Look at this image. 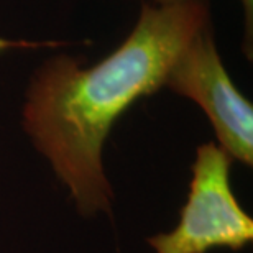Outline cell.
I'll list each match as a JSON object with an SVG mask.
<instances>
[{
    "instance_id": "cell-1",
    "label": "cell",
    "mask_w": 253,
    "mask_h": 253,
    "mask_svg": "<svg viewBox=\"0 0 253 253\" xmlns=\"http://www.w3.org/2000/svg\"><path fill=\"white\" fill-rule=\"evenodd\" d=\"M207 25L209 0L143 2L131 32L99 63L84 66L71 54H54L35 69L22 128L81 217H112L105 141L131 105L165 87L171 66Z\"/></svg>"
},
{
    "instance_id": "cell-2",
    "label": "cell",
    "mask_w": 253,
    "mask_h": 253,
    "mask_svg": "<svg viewBox=\"0 0 253 253\" xmlns=\"http://www.w3.org/2000/svg\"><path fill=\"white\" fill-rule=\"evenodd\" d=\"M235 161L215 141L196 148L189 191L179 220L168 232L146 239L153 253H209L244 250L253 242V219L240 206L230 183Z\"/></svg>"
},
{
    "instance_id": "cell-3",
    "label": "cell",
    "mask_w": 253,
    "mask_h": 253,
    "mask_svg": "<svg viewBox=\"0 0 253 253\" xmlns=\"http://www.w3.org/2000/svg\"><path fill=\"white\" fill-rule=\"evenodd\" d=\"M165 87L199 105L215 143L234 161L253 166V105L235 85L217 49L212 25L192 38L165 81Z\"/></svg>"
},
{
    "instance_id": "cell-4",
    "label": "cell",
    "mask_w": 253,
    "mask_h": 253,
    "mask_svg": "<svg viewBox=\"0 0 253 253\" xmlns=\"http://www.w3.org/2000/svg\"><path fill=\"white\" fill-rule=\"evenodd\" d=\"M245 17V46L249 58H252V42H253V0H240Z\"/></svg>"
},
{
    "instance_id": "cell-5",
    "label": "cell",
    "mask_w": 253,
    "mask_h": 253,
    "mask_svg": "<svg viewBox=\"0 0 253 253\" xmlns=\"http://www.w3.org/2000/svg\"><path fill=\"white\" fill-rule=\"evenodd\" d=\"M174 2H181V0H153V5H168Z\"/></svg>"
}]
</instances>
